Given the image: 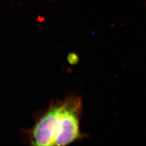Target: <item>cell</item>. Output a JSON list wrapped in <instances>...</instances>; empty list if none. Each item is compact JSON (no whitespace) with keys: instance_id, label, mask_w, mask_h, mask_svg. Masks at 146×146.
Listing matches in <instances>:
<instances>
[{"instance_id":"cell-1","label":"cell","mask_w":146,"mask_h":146,"mask_svg":"<svg viewBox=\"0 0 146 146\" xmlns=\"http://www.w3.org/2000/svg\"><path fill=\"white\" fill-rule=\"evenodd\" d=\"M81 108V100L75 96L52 104L33 129V145L66 146L80 139Z\"/></svg>"}]
</instances>
